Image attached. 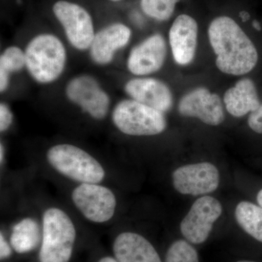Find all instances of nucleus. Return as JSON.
Wrapping results in <instances>:
<instances>
[{
    "label": "nucleus",
    "instance_id": "obj_29",
    "mask_svg": "<svg viewBox=\"0 0 262 262\" xmlns=\"http://www.w3.org/2000/svg\"><path fill=\"white\" fill-rule=\"evenodd\" d=\"M253 27H254L256 30L261 31V26H260V24L258 23L257 20H253Z\"/></svg>",
    "mask_w": 262,
    "mask_h": 262
},
{
    "label": "nucleus",
    "instance_id": "obj_26",
    "mask_svg": "<svg viewBox=\"0 0 262 262\" xmlns=\"http://www.w3.org/2000/svg\"><path fill=\"white\" fill-rule=\"evenodd\" d=\"M98 262H117L116 259L115 258L110 257V256H106V257H103L100 259Z\"/></svg>",
    "mask_w": 262,
    "mask_h": 262
},
{
    "label": "nucleus",
    "instance_id": "obj_8",
    "mask_svg": "<svg viewBox=\"0 0 262 262\" xmlns=\"http://www.w3.org/2000/svg\"><path fill=\"white\" fill-rule=\"evenodd\" d=\"M222 213V204L211 196H203L194 202L181 223V232L189 242L201 244L209 237L213 224Z\"/></svg>",
    "mask_w": 262,
    "mask_h": 262
},
{
    "label": "nucleus",
    "instance_id": "obj_4",
    "mask_svg": "<svg viewBox=\"0 0 262 262\" xmlns=\"http://www.w3.org/2000/svg\"><path fill=\"white\" fill-rule=\"evenodd\" d=\"M48 163L67 178L81 184H98L103 180L102 165L83 149L71 144H58L47 153Z\"/></svg>",
    "mask_w": 262,
    "mask_h": 262
},
{
    "label": "nucleus",
    "instance_id": "obj_17",
    "mask_svg": "<svg viewBox=\"0 0 262 262\" xmlns=\"http://www.w3.org/2000/svg\"><path fill=\"white\" fill-rule=\"evenodd\" d=\"M227 112L232 116L241 117L259 107V98L254 82L250 79L239 80L224 96Z\"/></svg>",
    "mask_w": 262,
    "mask_h": 262
},
{
    "label": "nucleus",
    "instance_id": "obj_28",
    "mask_svg": "<svg viewBox=\"0 0 262 262\" xmlns=\"http://www.w3.org/2000/svg\"><path fill=\"white\" fill-rule=\"evenodd\" d=\"M0 160H1V163H3V160L4 159V147H3V144H1L0 146Z\"/></svg>",
    "mask_w": 262,
    "mask_h": 262
},
{
    "label": "nucleus",
    "instance_id": "obj_27",
    "mask_svg": "<svg viewBox=\"0 0 262 262\" xmlns=\"http://www.w3.org/2000/svg\"><path fill=\"white\" fill-rule=\"evenodd\" d=\"M257 202L259 206L262 208V189L259 191L257 194Z\"/></svg>",
    "mask_w": 262,
    "mask_h": 262
},
{
    "label": "nucleus",
    "instance_id": "obj_21",
    "mask_svg": "<svg viewBox=\"0 0 262 262\" xmlns=\"http://www.w3.org/2000/svg\"><path fill=\"white\" fill-rule=\"evenodd\" d=\"M179 0H141L142 11L158 21L168 20L173 14Z\"/></svg>",
    "mask_w": 262,
    "mask_h": 262
},
{
    "label": "nucleus",
    "instance_id": "obj_13",
    "mask_svg": "<svg viewBox=\"0 0 262 262\" xmlns=\"http://www.w3.org/2000/svg\"><path fill=\"white\" fill-rule=\"evenodd\" d=\"M198 33V23L190 15L182 14L174 20L169 32V41L174 60L178 64L188 65L194 59Z\"/></svg>",
    "mask_w": 262,
    "mask_h": 262
},
{
    "label": "nucleus",
    "instance_id": "obj_16",
    "mask_svg": "<svg viewBox=\"0 0 262 262\" xmlns=\"http://www.w3.org/2000/svg\"><path fill=\"white\" fill-rule=\"evenodd\" d=\"M117 262H162L152 245L140 234L122 232L113 244Z\"/></svg>",
    "mask_w": 262,
    "mask_h": 262
},
{
    "label": "nucleus",
    "instance_id": "obj_23",
    "mask_svg": "<svg viewBox=\"0 0 262 262\" xmlns=\"http://www.w3.org/2000/svg\"><path fill=\"white\" fill-rule=\"evenodd\" d=\"M13 120V115L8 105L2 103L0 105V130L5 132L9 128Z\"/></svg>",
    "mask_w": 262,
    "mask_h": 262
},
{
    "label": "nucleus",
    "instance_id": "obj_15",
    "mask_svg": "<svg viewBox=\"0 0 262 262\" xmlns=\"http://www.w3.org/2000/svg\"><path fill=\"white\" fill-rule=\"evenodd\" d=\"M125 92L133 99L165 113L171 108V91L162 81L154 78H136L127 82Z\"/></svg>",
    "mask_w": 262,
    "mask_h": 262
},
{
    "label": "nucleus",
    "instance_id": "obj_3",
    "mask_svg": "<svg viewBox=\"0 0 262 262\" xmlns=\"http://www.w3.org/2000/svg\"><path fill=\"white\" fill-rule=\"evenodd\" d=\"M75 239L76 229L70 216L59 208H48L42 216L39 261H70Z\"/></svg>",
    "mask_w": 262,
    "mask_h": 262
},
{
    "label": "nucleus",
    "instance_id": "obj_6",
    "mask_svg": "<svg viewBox=\"0 0 262 262\" xmlns=\"http://www.w3.org/2000/svg\"><path fill=\"white\" fill-rule=\"evenodd\" d=\"M53 12L74 48L84 51L91 47L96 33L87 10L75 3L59 0L53 5Z\"/></svg>",
    "mask_w": 262,
    "mask_h": 262
},
{
    "label": "nucleus",
    "instance_id": "obj_25",
    "mask_svg": "<svg viewBox=\"0 0 262 262\" xmlns=\"http://www.w3.org/2000/svg\"><path fill=\"white\" fill-rule=\"evenodd\" d=\"M12 253L11 248L3 237V234H0V258L1 260L9 258Z\"/></svg>",
    "mask_w": 262,
    "mask_h": 262
},
{
    "label": "nucleus",
    "instance_id": "obj_2",
    "mask_svg": "<svg viewBox=\"0 0 262 262\" xmlns=\"http://www.w3.org/2000/svg\"><path fill=\"white\" fill-rule=\"evenodd\" d=\"M24 52L27 70L39 83L54 82L64 70L67 51L61 40L53 34L36 36Z\"/></svg>",
    "mask_w": 262,
    "mask_h": 262
},
{
    "label": "nucleus",
    "instance_id": "obj_22",
    "mask_svg": "<svg viewBox=\"0 0 262 262\" xmlns=\"http://www.w3.org/2000/svg\"><path fill=\"white\" fill-rule=\"evenodd\" d=\"M165 262H199L195 248L187 241H176L169 248Z\"/></svg>",
    "mask_w": 262,
    "mask_h": 262
},
{
    "label": "nucleus",
    "instance_id": "obj_9",
    "mask_svg": "<svg viewBox=\"0 0 262 262\" xmlns=\"http://www.w3.org/2000/svg\"><path fill=\"white\" fill-rule=\"evenodd\" d=\"M67 97L96 120H103L110 108V97L98 81L89 75L77 76L66 89Z\"/></svg>",
    "mask_w": 262,
    "mask_h": 262
},
{
    "label": "nucleus",
    "instance_id": "obj_20",
    "mask_svg": "<svg viewBox=\"0 0 262 262\" xmlns=\"http://www.w3.org/2000/svg\"><path fill=\"white\" fill-rule=\"evenodd\" d=\"M26 67L25 52L16 46L7 48L0 57V91L8 89L10 74L19 72Z\"/></svg>",
    "mask_w": 262,
    "mask_h": 262
},
{
    "label": "nucleus",
    "instance_id": "obj_14",
    "mask_svg": "<svg viewBox=\"0 0 262 262\" xmlns=\"http://www.w3.org/2000/svg\"><path fill=\"white\" fill-rule=\"evenodd\" d=\"M131 30L123 24H113L95 34L90 47V54L95 63L108 64L115 53L130 41Z\"/></svg>",
    "mask_w": 262,
    "mask_h": 262
},
{
    "label": "nucleus",
    "instance_id": "obj_7",
    "mask_svg": "<svg viewBox=\"0 0 262 262\" xmlns=\"http://www.w3.org/2000/svg\"><path fill=\"white\" fill-rule=\"evenodd\" d=\"M72 198L77 209L91 222L103 223L115 214L116 198L107 187L98 184H81L74 189Z\"/></svg>",
    "mask_w": 262,
    "mask_h": 262
},
{
    "label": "nucleus",
    "instance_id": "obj_1",
    "mask_svg": "<svg viewBox=\"0 0 262 262\" xmlns=\"http://www.w3.org/2000/svg\"><path fill=\"white\" fill-rule=\"evenodd\" d=\"M208 37L221 72L244 75L256 67L257 50L234 19L225 15L213 19L208 28Z\"/></svg>",
    "mask_w": 262,
    "mask_h": 262
},
{
    "label": "nucleus",
    "instance_id": "obj_11",
    "mask_svg": "<svg viewBox=\"0 0 262 262\" xmlns=\"http://www.w3.org/2000/svg\"><path fill=\"white\" fill-rule=\"evenodd\" d=\"M179 112L183 116L195 117L212 126L220 125L225 118L220 96L205 88L193 90L183 96Z\"/></svg>",
    "mask_w": 262,
    "mask_h": 262
},
{
    "label": "nucleus",
    "instance_id": "obj_10",
    "mask_svg": "<svg viewBox=\"0 0 262 262\" xmlns=\"http://www.w3.org/2000/svg\"><path fill=\"white\" fill-rule=\"evenodd\" d=\"M173 187L182 194L204 195L216 190L220 173L210 163L189 164L177 168L172 175Z\"/></svg>",
    "mask_w": 262,
    "mask_h": 262
},
{
    "label": "nucleus",
    "instance_id": "obj_30",
    "mask_svg": "<svg viewBox=\"0 0 262 262\" xmlns=\"http://www.w3.org/2000/svg\"><path fill=\"white\" fill-rule=\"evenodd\" d=\"M237 262H256V261H239Z\"/></svg>",
    "mask_w": 262,
    "mask_h": 262
},
{
    "label": "nucleus",
    "instance_id": "obj_18",
    "mask_svg": "<svg viewBox=\"0 0 262 262\" xmlns=\"http://www.w3.org/2000/svg\"><path fill=\"white\" fill-rule=\"evenodd\" d=\"M42 239L37 221L25 218L13 227L10 244L17 253H26L35 249Z\"/></svg>",
    "mask_w": 262,
    "mask_h": 262
},
{
    "label": "nucleus",
    "instance_id": "obj_31",
    "mask_svg": "<svg viewBox=\"0 0 262 262\" xmlns=\"http://www.w3.org/2000/svg\"><path fill=\"white\" fill-rule=\"evenodd\" d=\"M111 1H113V2H118V1H120V0H111Z\"/></svg>",
    "mask_w": 262,
    "mask_h": 262
},
{
    "label": "nucleus",
    "instance_id": "obj_19",
    "mask_svg": "<svg viewBox=\"0 0 262 262\" xmlns=\"http://www.w3.org/2000/svg\"><path fill=\"white\" fill-rule=\"evenodd\" d=\"M237 223L245 232L262 243V208L248 201L238 203L235 209Z\"/></svg>",
    "mask_w": 262,
    "mask_h": 262
},
{
    "label": "nucleus",
    "instance_id": "obj_12",
    "mask_svg": "<svg viewBox=\"0 0 262 262\" xmlns=\"http://www.w3.org/2000/svg\"><path fill=\"white\" fill-rule=\"evenodd\" d=\"M166 55L165 39L160 34H154L133 48L127 59V68L135 75L155 73L163 67Z\"/></svg>",
    "mask_w": 262,
    "mask_h": 262
},
{
    "label": "nucleus",
    "instance_id": "obj_24",
    "mask_svg": "<svg viewBox=\"0 0 262 262\" xmlns=\"http://www.w3.org/2000/svg\"><path fill=\"white\" fill-rule=\"evenodd\" d=\"M248 123L254 132L262 134V104L248 117Z\"/></svg>",
    "mask_w": 262,
    "mask_h": 262
},
{
    "label": "nucleus",
    "instance_id": "obj_5",
    "mask_svg": "<svg viewBox=\"0 0 262 262\" xmlns=\"http://www.w3.org/2000/svg\"><path fill=\"white\" fill-rule=\"evenodd\" d=\"M113 121L119 130L129 136L158 135L167 127L163 113L134 99L117 103L113 110Z\"/></svg>",
    "mask_w": 262,
    "mask_h": 262
}]
</instances>
